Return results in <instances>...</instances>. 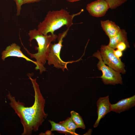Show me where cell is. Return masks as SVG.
I'll use <instances>...</instances> for the list:
<instances>
[{"label": "cell", "instance_id": "6da1fadb", "mask_svg": "<svg viewBox=\"0 0 135 135\" xmlns=\"http://www.w3.org/2000/svg\"><path fill=\"white\" fill-rule=\"evenodd\" d=\"M28 76L31 81L34 92V101L32 106L26 107L24 102L19 100L16 101L9 92L7 95L10 101L9 104L20 118L23 126L22 135H31L33 131L38 130L48 116L44 110L45 100L41 92L36 78L32 79L30 75Z\"/></svg>", "mask_w": 135, "mask_h": 135}, {"label": "cell", "instance_id": "7a4b0ae2", "mask_svg": "<svg viewBox=\"0 0 135 135\" xmlns=\"http://www.w3.org/2000/svg\"><path fill=\"white\" fill-rule=\"evenodd\" d=\"M28 35L30 43L34 39L36 40L37 42L38 46H36L35 49L38 52L35 54H32L26 48L24 47V49L31 58H34L36 60L35 69L36 70H39L40 73L41 74L43 72L46 71V68L44 66L50 52V44L52 42L55 41L58 35L54 34L44 35L36 29L30 30Z\"/></svg>", "mask_w": 135, "mask_h": 135}, {"label": "cell", "instance_id": "3957f363", "mask_svg": "<svg viewBox=\"0 0 135 135\" xmlns=\"http://www.w3.org/2000/svg\"><path fill=\"white\" fill-rule=\"evenodd\" d=\"M84 11L82 9L79 12L70 14V12L63 9L59 10L50 11L44 20L38 25L37 30L42 34L46 35L49 33L54 34V32L62 26H66L67 28L74 24L73 19L75 16L80 14Z\"/></svg>", "mask_w": 135, "mask_h": 135}, {"label": "cell", "instance_id": "277c9868", "mask_svg": "<svg viewBox=\"0 0 135 135\" xmlns=\"http://www.w3.org/2000/svg\"><path fill=\"white\" fill-rule=\"evenodd\" d=\"M69 29L67 28L66 30L58 34L57 43L50 44V52L47 59L49 65H53L54 67L62 69L63 72L65 69L68 70L67 66L68 64L75 61L65 62L63 61L60 57L61 50L63 46V39L66 35Z\"/></svg>", "mask_w": 135, "mask_h": 135}, {"label": "cell", "instance_id": "5b68a950", "mask_svg": "<svg viewBox=\"0 0 135 135\" xmlns=\"http://www.w3.org/2000/svg\"><path fill=\"white\" fill-rule=\"evenodd\" d=\"M92 56L97 58L99 60L97 66L98 70L102 71V74L99 77L102 79L104 84L112 85L122 84V78L120 73L106 65L102 59L98 50Z\"/></svg>", "mask_w": 135, "mask_h": 135}, {"label": "cell", "instance_id": "8992f818", "mask_svg": "<svg viewBox=\"0 0 135 135\" xmlns=\"http://www.w3.org/2000/svg\"><path fill=\"white\" fill-rule=\"evenodd\" d=\"M114 50L108 45H102L100 53L102 59L105 64L115 71L124 74L126 72L124 64L120 58L115 55Z\"/></svg>", "mask_w": 135, "mask_h": 135}, {"label": "cell", "instance_id": "52a82bcc", "mask_svg": "<svg viewBox=\"0 0 135 135\" xmlns=\"http://www.w3.org/2000/svg\"><path fill=\"white\" fill-rule=\"evenodd\" d=\"M110 6L104 0H97L88 4L86 8L90 14L97 17L104 16Z\"/></svg>", "mask_w": 135, "mask_h": 135}, {"label": "cell", "instance_id": "ba28073f", "mask_svg": "<svg viewBox=\"0 0 135 135\" xmlns=\"http://www.w3.org/2000/svg\"><path fill=\"white\" fill-rule=\"evenodd\" d=\"M111 104L109 101L108 96L100 97L98 99L96 102L98 118L94 125V128L97 127L101 119L111 111Z\"/></svg>", "mask_w": 135, "mask_h": 135}, {"label": "cell", "instance_id": "9c48e42d", "mask_svg": "<svg viewBox=\"0 0 135 135\" xmlns=\"http://www.w3.org/2000/svg\"><path fill=\"white\" fill-rule=\"evenodd\" d=\"M1 58L3 60L8 57L14 56L23 58L27 61L33 63L35 65V61H33L26 56L21 50L20 47L15 43H13L7 46L2 53Z\"/></svg>", "mask_w": 135, "mask_h": 135}, {"label": "cell", "instance_id": "30bf717a", "mask_svg": "<svg viewBox=\"0 0 135 135\" xmlns=\"http://www.w3.org/2000/svg\"><path fill=\"white\" fill-rule=\"evenodd\" d=\"M135 105V95L122 99L116 103L111 104V111L120 113L128 110Z\"/></svg>", "mask_w": 135, "mask_h": 135}, {"label": "cell", "instance_id": "8fae6325", "mask_svg": "<svg viewBox=\"0 0 135 135\" xmlns=\"http://www.w3.org/2000/svg\"><path fill=\"white\" fill-rule=\"evenodd\" d=\"M102 28L109 38L116 35L120 28L114 22L109 20L101 21Z\"/></svg>", "mask_w": 135, "mask_h": 135}, {"label": "cell", "instance_id": "7c38bea8", "mask_svg": "<svg viewBox=\"0 0 135 135\" xmlns=\"http://www.w3.org/2000/svg\"><path fill=\"white\" fill-rule=\"evenodd\" d=\"M127 33L125 30L120 29L118 34L115 36L110 38V42L108 45L114 50L117 45L121 42H124L129 47L127 38Z\"/></svg>", "mask_w": 135, "mask_h": 135}, {"label": "cell", "instance_id": "4fadbf2b", "mask_svg": "<svg viewBox=\"0 0 135 135\" xmlns=\"http://www.w3.org/2000/svg\"><path fill=\"white\" fill-rule=\"evenodd\" d=\"M59 123L64 126L71 132L72 135H78L75 132V130L78 128L70 117L60 122Z\"/></svg>", "mask_w": 135, "mask_h": 135}, {"label": "cell", "instance_id": "5bb4252c", "mask_svg": "<svg viewBox=\"0 0 135 135\" xmlns=\"http://www.w3.org/2000/svg\"><path fill=\"white\" fill-rule=\"evenodd\" d=\"M72 119L77 126L78 128H81L84 129L86 126L82 117L79 114L74 111L70 112Z\"/></svg>", "mask_w": 135, "mask_h": 135}, {"label": "cell", "instance_id": "9a60e30c", "mask_svg": "<svg viewBox=\"0 0 135 135\" xmlns=\"http://www.w3.org/2000/svg\"><path fill=\"white\" fill-rule=\"evenodd\" d=\"M48 121L52 126L51 131H56L59 133L64 134L66 135L72 134L71 132L64 126L59 123H57L50 120H49Z\"/></svg>", "mask_w": 135, "mask_h": 135}, {"label": "cell", "instance_id": "2e32d148", "mask_svg": "<svg viewBox=\"0 0 135 135\" xmlns=\"http://www.w3.org/2000/svg\"><path fill=\"white\" fill-rule=\"evenodd\" d=\"M108 4L110 8L115 9L126 2L127 0H104Z\"/></svg>", "mask_w": 135, "mask_h": 135}, {"label": "cell", "instance_id": "e0dca14e", "mask_svg": "<svg viewBox=\"0 0 135 135\" xmlns=\"http://www.w3.org/2000/svg\"><path fill=\"white\" fill-rule=\"evenodd\" d=\"M15 2L16 10V15L19 16L20 15L22 9V6L23 4L22 0H13Z\"/></svg>", "mask_w": 135, "mask_h": 135}, {"label": "cell", "instance_id": "ac0fdd59", "mask_svg": "<svg viewBox=\"0 0 135 135\" xmlns=\"http://www.w3.org/2000/svg\"><path fill=\"white\" fill-rule=\"evenodd\" d=\"M129 47L124 42H121L117 45L116 48L121 51H122L125 50L127 48Z\"/></svg>", "mask_w": 135, "mask_h": 135}, {"label": "cell", "instance_id": "d6986e66", "mask_svg": "<svg viewBox=\"0 0 135 135\" xmlns=\"http://www.w3.org/2000/svg\"><path fill=\"white\" fill-rule=\"evenodd\" d=\"M114 52L115 55L118 58H120L122 56V51L118 49L114 50Z\"/></svg>", "mask_w": 135, "mask_h": 135}, {"label": "cell", "instance_id": "ffe728a7", "mask_svg": "<svg viewBox=\"0 0 135 135\" xmlns=\"http://www.w3.org/2000/svg\"><path fill=\"white\" fill-rule=\"evenodd\" d=\"M41 0H22L23 4H30L40 1Z\"/></svg>", "mask_w": 135, "mask_h": 135}, {"label": "cell", "instance_id": "44dd1931", "mask_svg": "<svg viewBox=\"0 0 135 135\" xmlns=\"http://www.w3.org/2000/svg\"><path fill=\"white\" fill-rule=\"evenodd\" d=\"M67 1L70 2H76L80 0H66Z\"/></svg>", "mask_w": 135, "mask_h": 135}, {"label": "cell", "instance_id": "7402d4cb", "mask_svg": "<svg viewBox=\"0 0 135 135\" xmlns=\"http://www.w3.org/2000/svg\"></svg>", "mask_w": 135, "mask_h": 135}]
</instances>
